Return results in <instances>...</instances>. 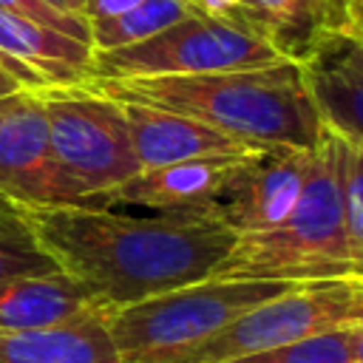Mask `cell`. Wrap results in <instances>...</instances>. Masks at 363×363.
<instances>
[{
  "mask_svg": "<svg viewBox=\"0 0 363 363\" xmlns=\"http://www.w3.org/2000/svg\"><path fill=\"white\" fill-rule=\"evenodd\" d=\"M23 216L37 244L105 312L210 278L238 238L199 213L23 204Z\"/></svg>",
  "mask_w": 363,
  "mask_h": 363,
  "instance_id": "obj_1",
  "label": "cell"
},
{
  "mask_svg": "<svg viewBox=\"0 0 363 363\" xmlns=\"http://www.w3.org/2000/svg\"><path fill=\"white\" fill-rule=\"evenodd\" d=\"M88 82L111 99L167 108L261 147L315 150L323 139V122L295 60L190 77Z\"/></svg>",
  "mask_w": 363,
  "mask_h": 363,
  "instance_id": "obj_2",
  "label": "cell"
},
{
  "mask_svg": "<svg viewBox=\"0 0 363 363\" xmlns=\"http://www.w3.org/2000/svg\"><path fill=\"white\" fill-rule=\"evenodd\" d=\"M210 278L255 281H335L357 278L343 227L335 136L323 128L309 156L306 184L295 210L272 230L244 233Z\"/></svg>",
  "mask_w": 363,
  "mask_h": 363,
  "instance_id": "obj_3",
  "label": "cell"
},
{
  "mask_svg": "<svg viewBox=\"0 0 363 363\" xmlns=\"http://www.w3.org/2000/svg\"><path fill=\"white\" fill-rule=\"evenodd\" d=\"M295 286V281L204 278L108 312V332L125 363H184L235 318Z\"/></svg>",
  "mask_w": 363,
  "mask_h": 363,
  "instance_id": "obj_4",
  "label": "cell"
},
{
  "mask_svg": "<svg viewBox=\"0 0 363 363\" xmlns=\"http://www.w3.org/2000/svg\"><path fill=\"white\" fill-rule=\"evenodd\" d=\"M40 94L51 156L65 182L77 190L79 204H88L94 196L142 170L122 102L111 99L91 82L45 85Z\"/></svg>",
  "mask_w": 363,
  "mask_h": 363,
  "instance_id": "obj_5",
  "label": "cell"
},
{
  "mask_svg": "<svg viewBox=\"0 0 363 363\" xmlns=\"http://www.w3.org/2000/svg\"><path fill=\"white\" fill-rule=\"evenodd\" d=\"M286 60L238 20L193 11L164 31L113 51H94L91 79L190 77Z\"/></svg>",
  "mask_w": 363,
  "mask_h": 363,
  "instance_id": "obj_6",
  "label": "cell"
},
{
  "mask_svg": "<svg viewBox=\"0 0 363 363\" xmlns=\"http://www.w3.org/2000/svg\"><path fill=\"white\" fill-rule=\"evenodd\" d=\"M363 323V278L309 281L269 298L199 346L184 363H224Z\"/></svg>",
  "mask_w": 363,
  "mask_h": 363,
  "instance_id": "obj_7",
  "label": "cell"
},
{
  "mask_svg": "<svg viewBox=\"0 0 363 363\" xmlns=\"http://www.w3.org/2000/svg\"><path fill=\"white\" fill-rule=\"evenodd\" d=\"M0 193L17 204H79L51 156L40 88L0 96Z\"/></svg>",
  "mask_w": 363,
  "mask_h": 363,
  "instance_id": "obj_8",
  "label": "cell"
},
{
  "mask_svg": "<svg viewBox=\"0 0 363 363\" xmlns=\"http://www.w3.org/2000/svg\"><path fill=\"white\" fill-rule=\"evenodd\" d=\"M309 156L312 150L267 147L238 159L216 216L238 235L278 227L303 193Z\"/></svg>",
  "mask_w": 363,
  "mask_h": 363,
  "instance_id": "obj_9",
  "label": "cell"
},
{
  "mask_svg": "<svg viewBox=\"0 0 363 363\" xmlns=\"http://www.w3.org/2000/svg\"><path fill=\"white\" fill-rule=\"evenodd\" d=\"M235 162L238 159H196V162H176L164 167L139 170L128 182L94 196L88 204L136 210V213L216 216V204L230 182Z\"/></svg>",
  "mask_w": 363,
  "mask_h": 363,
  "instance_id": "obj_10",
  "label": "cell"
},
{
  "mask_svg": "<svg viewBox=\"0 0 363 363\" xmlns=\"http://www.w3.org/2000/svg\"><path fill=\"white\" fill-rule=\"evenodd\" d=\"M301 71L323 128L363 142V34L326 31L301 60Z\"/></svg>",
  "mask_w": 363,
  "mask_h": 363,
  "instance_id": "obj_11",
  "label": "cell"
},
{
  "mask_svg": "<svg viewBox=\"0 0 363 363\" xmlns=\"http://www.w3.org/2000/svg\"><path fill=\"white\" fill-rule=\"evenodd\" d=\"M122 111L142 170L164 167L176 162H196V159H241L267 150L261 145L227 136L193 116L167 108H156L145 102H122Z\"/></svg>",
  "mask_w": 363,
  "mask_h": 363,
  "instance_id": "obj_12",
  "label": "cell"
},
{
  "mask_svg": "<svg viewBox=\"0 0 363 363\" xmlns=\"http://www.w3.org/2000/svg\"><path fill=\"white\" fill-rule=\"evenodd\" d=\"M0 62L26 85H77L91 79L94 45L26 14L0 9Z\"/></svg>",
  "mask_w": 363,
  "mask_h": 363,
  "instance_id": "obj_13",
  "label": "cell"
},
{
  "mask_svg": "<svg viewBox=\"0 0 363 363\" xmlns=\"http://www.w3.org/2000/svg\"><path fill=\"white\" fill-rule=\"evenodd\" d=\"M105 312L71 275H17L0 281V332H28Z\"/></svg>",
  "mask_w": 363,
  "mask_h": 363,
  "instance_id": "obj_14",
  "label": "cell"
},
{
  "mask_svg": "<svg viewBox=\"0 0 363 363\" xmlns=\"http://www.w3.org/2000/svg\"><path fill=\"white\" fill-rule=\"evenodd\" d=\"M0 363H125L108 332V312L60 326L0 332Z\"/></svg>",
  "mask_w": 363,
  "mask_h": 363,
  "instance_id": "obj_15",
  "label": "cell"
},
{
  "mask_svg": "<svg viewBox=\"0 0 363 363\" xmlns=\"http://www.w3.org/2000/svg\"><path fill=\"white\" fill-rule=\"evenodd\" d=\"M196 9L193 0H142L125 14L91 23V45L94 51H113L133 43H142L167 26L190 17Z\"/></svg>",
  "mask_w": 363,
  "mask_h": 363,
  "instance_id": "obj_16",
  "label": "cell"
},
{
  "mask_svg": "<svg viewBox=\"0 0 363 363\" xmlns=\"http://www.w3.org/2000/svg\"><path fill=\"white\" fill-rule=\"evenodd\" d=\"M60 272L57 261L37 244L23 204L0 193V281L17 275H48Z\"/></svg>",
  "mask_w": 363,
  "mask_h": 363,
  "instance_id": "obj_17",
  "label": "cell"
},
{
  "mask_svg": "<svg viewBox=\"0 0 363 363\" xmlns=\"http://www.w3.org/2000/svg\"><path fill=\"white\" fill-rule=\"evenodd\" d=\"M332 136L337 147V179H340L346 241L354 261V272L357 278H363V142L343 139L337 133Z\"/></svg>",
  "mask_w": 363,
  "mask_h": 363,
  "instance_id": "obj_18",
  "label": "cell"
},
{
  "mask_svg": "<svg viewBox=\"0 0 363 363\" xmlns=\"http://www.w3.org/2000/svg\"><path fill=\"white\" fill-rule=\"evenodd\" d=\"M224 363H352V337L349 329H340Z\"/></svg>",
  "mask_w": 363,
  "mask_h": 363,
  "instance_id": "obj_19",
  "label": "cell"
},
{
  "mask_svg": "<svg viewBox=\"0 0 363 363\" xmlns=\"http://www.w3.org/2000/svg\"><path fill=\"white\" fill-rule=\"evenodd\" d=\"M0 9L6 11H17V14H26L37 23H45L57 31H65L82 43H91V23L85 17H77V14H62L57 11L54 6H48L45 0H0Z\"/></svg>",
  "mask_w": 363,
  "mask_h": 363,
  "instance_id": "obj_20",
  "label": "cell"
},
{
  "mask_svg": "<svg viewBox=\"0 0 363 363\" xmlns=\"http://www.w3.org/2000/svg\"><path fill=\"white\" fill-rule=\"evenodd\" d=\"M136 3H142V0H85V6H82V17H85L88 23L108 20V17L125 14V11L133 9Z\"/></svg>",
  "mask_w": 363,
  "mask_h": 363,
  "instance_id": "obj_21",
  "label": "cell"
},
{
  "mask_svg": "<svg viewBox=\"0 0 363 363\" xmlns=\"http://www.w3.org/2000/svg\"><path fill=\"white\" fill-rule=\"evenodd\" d=\"M199 11L210 14V17H233L244 0H193Z\"/></svg>",
  "mask_w": 363,
  "mask_h": 363,
  "instance_id": "obj_22",
  "label": "cell"
},
{
  "mask_svg": "<svg viewBox=\"0 0 363 363\" xmlns=\"http://www.w3.org/2000/svg\"><path fill=\"white\" fill-rule=\"evenodd\" d=\"M20 88H26V85L0 62V96H3V94H14V91H20Z\"/></svg>",
  "mask_w": 363,
  "mask_h": 363,
  "instance_id": "obj_23",
  "label": "cell"
},
{
  "mask_svg": "<svg viewBox=\"0 0 363 363\" xmlns=\"http://www.w3.org/2000/svg\"><path fill=\"white\" fill-rule=\"evenodd\" d=\"M352 337V363H363V323L349 329Z\"/></svg>",
  "mask_w": 363,
  "mask_h": 363,
  "instance_id": "obj_24",
  "label": "cell"
},
{
  "mask_svg": "<svg viewBox=\"0 0 363 363\" xmlns=\"http://www.w3.org/2000/svg\"><path fill=\"white\" fill-rule=\"evenodd\" d=\"M45 3L62 14H77V17H82V6H85V0H45Z\"/></svg>",
  "mask_w": 363,
  "mask_h": 363,
  "instance_id": "obj_25",
  "label": "cell"
}]
</instances>
